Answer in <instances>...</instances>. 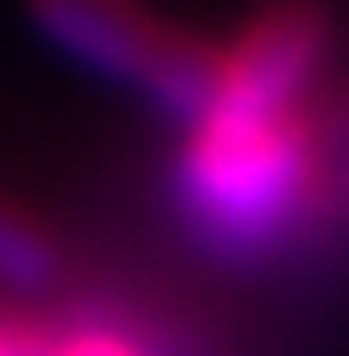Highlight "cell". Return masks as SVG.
Listing matches in <instances>:
<instances>
[{
    "label": "cell",
    "mask_w": 349,
    "mask_h": 356,
    "mask_svg": "<svg viewBox=\"0 0 349 356\" xmlns=\"http://www.w3.org/2000/svg\"><path fill=\"white\" fill-rule=\"evenodd\" d=\"M0 284L19 290V296H37V290L60 284V242L6 200H0Z\"/></svg>",
    "instance_id": "5b68a950"
},
{
    "label": "cell",
    "mask_w": 349,
    "mask_h": 356,
    "mask_svg": "<svg viewBox=\"0 0 349 356\" xmlns=\"http://www.w3.org/2000/svg\"><path fill=\"white\" fill-rule=\"evenodd\" d=\"M49 356H175V344H169L157 326L133 320L127 308H103V302H91V308H78L73 320H60V326H55Z\"/></svg>",
    "instance_id": "277c9868"
},
{
    "label": "cell",
    "mask_w": 349,
    "mask_h": 356,
    "mask_svg": "<svg viewBox=\"0 0 349 356\" xmlns=\"http://www.w3.org/2000/svg\"><path fill=\"white\" fill-rule=\"evenodd\" d=\"M331 55V13L319 0H271L247 19L217 67L205 121H283L313 109V85Z\"/></svg>",
    "instance_id": "3957f363"
},
{
    "label": "cell",
    "mask_w": 349,
    "mask_h": 356,
    "mask_svg": "<svg viewBox=\"0 0 349 356\" xmlns=\"http://www.w3.org/2000/svg\"><path fill=\"white\" fill-rule=\"evenodd\" d=\"M55 326L31 320L24 308H0V356H49Z\"/></svg>",
    "instance_id": "8992f818"
},
{
    "label": "cell",
    "mask_w": 349,
    "mask_h": 356,
    "mask_svg": "<svg viewBox=\"0 0 349 356\" xmlns=\"http://www.w3.org/2000/svg\"><path fill=\"white\" fill-rule=\"evenodd\" d=\"M169 211L181 242L217 266L259 272L283 254H313L349 224L331 175L325 115L199 121L169 157Z\"/></svg>",
    "instance_id": "6da1fadb"
},
{
    "label": "cell",
    "mask_w": 349,
    "mask_h": 356,
    "mask_svg": "<svg viewBox=\"0 0 349 356\" xmlns=\"http://www.w3.org/2000/svg\"><path fill=\"white\" fill-rule=\"evenodd\" d=\"M31 19L67 60L121 91H139L181 133L199 127L217 97L223 49L181 24H163L139 0H31Z\"/></svg>",
    "instance_id": "7a4b0ae2"
}]
</instances>
